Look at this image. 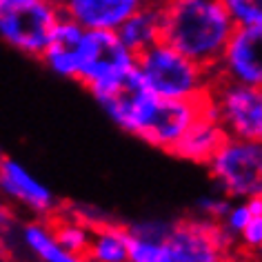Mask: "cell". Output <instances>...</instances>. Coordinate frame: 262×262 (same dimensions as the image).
I'll return each instance as SVG.
<instances>
[{"instance_id": "6da1fadb", "label": "cell", "mask_w": 262, "mask_h": 262, "mask_svg": "<svg viewBox=\"0 0 262 262\" xmlns=\"http://www.w3.org/2000/svg\"><path fill=\"white\" fill-rule=\"evenodd\" d=\"M162 42L213 69L235 25L220 0H160Z\"/></svg>"}, {"instance_id": "7a4b0ae2", "label": "cell", "mask_w": 262, "mask_h": 262, "mask_svg": "<svg viewBox=\"0 0 262 262\" xmlns=\"http://www.w3.org/2000/svg\"><path fill=\"white\" fill-rule=\"evenodd\" d=\"M136 71L147 89L165 100H205L215 78L213 69L162 40L136 56Z\"/></svg>"}, {"instance_id": "3957f363", "label": "cell", "mask_w": 262, "mask_h": 262, "mask_svg": "<svg viewBox=\"0 0 262 262\" xmlns=\"http://www.w3.org/2000/svg\"><path fill=\"white\" fill-rule=\"evenodd\" d=\"M60 18L58 0H0V38L25 56L40 58Z\"/></svg>"}, {"instance_id": "277c9868", "label": "cell", "mask_w": 262, "mask_h": 262, "mask_svg": "<svg viewBox=\"0 0 262 262\" xmlns=\"http://www.w3.org/2000/svg\"><path fill=\"white\" fill-rule=\"evenodd\" d=\"M207 102L227 138L262 142V89L213 78Z\"/></svg>"}, {"instance_id": "5b68a950", "label": "cell", "mask_w": 262, "mask_h": 262, "mask_svg": "<svg viewBox=\"0 0 262 262\" xmlns=\"http://www.w3.org/2000/svg\"><path fill=\"white\" fill-rule=\"evenodd\" d=\"M207 167L215 189L227 198L262 195V142L227 138Z\"/></svg>"}, {"instance_id": "8992f818", "label": "cell", "mask_w": 262, "mask_h": 262, "mask_svg": "<svg viewBox=\"0 0 262 262\" xmlns=\"http://www.w3.org/2000/svg\"><path fill=\"white\" fill-rule=\"evenodd\" d=\"M167 247L173 262H231L235 242L222 231L215 220L189 215L171 220Z\"/></svg>"}, {"instance_id": "52a82bcc", "label": "cell", "mask_w": 262, "mask_h": 262, "mask_svg": "<svg viewBox=\"0 0 262 262\" xmlns=\"http://www.w3.org/2000/svg\"><path fill=\"white\" fill-rule=\"evenodd\" d=\"M136 69V54L124 47L116 31L87 29L82 45V67L78 82L89 94L107 87L109 82L122 78Z\"/></svg>"}, {"instance_id": "ba28073f", "label": "cell", "mask_w": 262, "mask_h": 262, "mask_svg": "<svg viewBox=\"0 0 262 262\" xmlns=\"http://www.w3.org/2000/svg\"><path fill=\"white\" fill-rule=\"evenodd\" d=\"M91 96L96 98L100 109L109 116V120L131 136L138 134V129L142 127L147 114L151 111L156 102V96L147 89V84L142 82V78L136 69H131L122 78L109 82L107 87L94 91Z\"/></svg>"}, {"instance_id": "9c48e42d", "label": "cell", "mask_w": 262, "mask_h": 262, "mask_svg": "<svg viewBox=\"0 0 262 262\" xmlns=\"http://www.w3.org/2000/svg\"><path fill=\"white\" fill-rule=\"evenodd\" d=\"M205 107L207 98L205 100H165V98H156L154 107L147 114L136 138L147 142L149 147L171 154L173 147L185 136V131L205 111Z\"/></svg>"}, {"instance_id": "30bf717a", "label": "cell", "mask_w": 262, "mask_h": 262, "mask_svg": "<svg viewBox=\"0 0 262 262\" xmlns=\"http://www.w3.org/2000/svg\"><path fill=\"white\" fill-rule=\"evenodd\" d=\"M213 76L262 89V23L233 29L213 67Z\"/></svg>"}, {"instance_id": "8fae6325", "label": "cell", "mask_w": 262, "mask_h": 262, "mask_svg": "<svg viewBox=\"0 0 262 262\" xmlns=\"http://www.w3.org/2000/svg\"><path fill=\"white\" fill-rule=\"evenodd\" d=\"M0 195L14 205L27 209L40 220L54 218L58 211V198L34 171L20 160L5 156L0 158Z\"/></svg>"}, {"instance_id": "7c38bea8", "label": "cell", "mask_w": 262, "mask_h": 262, "mask_svg": "<svg viewBox=\"0 0 262 262\" xmlns=\"http://www.w3.org/2000/svg\"><path fill=\"white\" fill-rule=\"evenodd\" d=\"M160 0H58L64 18L84 29L116 31L131 14Z\"/></svg>"}, {"instance_id": "4fadbf2b", "label": "cell", "mask_w": 262, "mask_h": 262, "mask_svg": "<svg viewBox=\"0 0 262 262\" xmlns=\"http://www.w3.org/2000/svg\"><path fill=\"white\" fill-rule=\"evenodd\" d=\"M84 31L87 29L64 16L58 20L54 31H51L47 47L40 54V60L51 74L67 78V80H78L82 67Z\"/></svg>"}, {"instance_id": "5bb4252c", "label": "cell", "mask_w": 262, "mask_h": 262, "mask_svg": "<svg viewBox=\"0 0 262 262\" xmlns=\"http://www.w3.org/2000/svg\"><path fill=\"white\" fill-rule=\"evenodd\" d=\"M227 140V134L222 131L218 120L213 118L209 102L205 111L195 118L193 124L185 131V136L180 142L173 147V156L187 162H195V165H207L209 160L215 156V151L222 147V142Z\"/></svg>"}, {"instance_id": "9a60e30c", "label": "cell", "mask_w": 262, "mask_h": 262, "mask_svg": "<svg viewBox=\"0 0 262 262\" xmlns=\"http://www.w3.org/2000/svg\"><path fill=\"white\" fill-rule=\"evenodd\" d=\"M171 220L149 218L127 227L129 262H173L167 247V233Z\"/></svg>"}, {"instance_id": "2e32d148", "label": "cell", "mask_w": 262, "mask_h": 262, "mask_svg": "<svg viewBox=\"0 0 262 262\" xmlns=\"http://www.w3.org/2000/svg\"><path fill=\"white\" fill-rule=\"evenodd\" d=\"M118 38L131 54H142L145 49L154 47L162 40V27H160V3H151L147 7L131 14L120 27L116 29Z\"/></svg>"}, {"instance_id": "e0dca14e", "label": "cell", "mask_w": 262, "mask_h": 262, "mask_svg": "<svg viewBox=\"0 0 262 262\" xmlns=\"http://www.w3.org/2000/svg\"><path fill=\"white\" fill-rule=\"evenodd\" d=\"M20 242L38 262H87L84 255L67 251L56 240L49 220H29L20 227Z\"/></svg>"}, {"instance_id": "ac0fdd59", "label": "cell", "mask_w": 262, "mask_h": 262, "mask_svg": "<svg viewBox=\"0 0 262 262\" xmlns=\"http://www.w3.org/2000/svg\"><path fill=\"white\" fill-rule=\"evenodd\" d=\"M84 260L87 262H129L127 227H120L111 220L94 227Z\"/></svg>"}, {"instance_id": "d6986e66", "label": "cell", "mask_w": 262, "mask_h": 262, "mask_svg": "<svg viewBox=\"0 0 262 262\" xmlns=\"http://www.w3.org/2000/svg\"><path fill=\"white\" fill-rule=\"evenodd\" d=\"M49 225H51V231H54L56 240L67 251L78 253V255L87 253L91 231H94L87 222L76 218L74 213H62V215H56V218H49Z\"/></svg>"}, {"instance_id": "ffe728a7", "label": "cell", "mask_w": 262, "mask_h": 262, "mask_svg": "<svg viewBox=\"0 0 262 262\" xmlns=\"http://www.w3.org/2000/svg\"><path fill=\"white\" fill-rule=\"evenodd\" d=\"M251 205V220L247 222V227L242 229V233L238 235L235 245L245 251H253V253H262V195L255 198H247Z\"/></svg>"}, {"instance_id": "44dd1931", "label": "cell", "mask_w": 262, "mask_h": 262, "mask_svg": "<svg viewBox=\"0 0 262 262\" xmlns=\"http://www.w3.org/2000/svg\"><path fill=\"white\" fill-rule=\"evenodd\" d=\"M251 205H249L247 198H238V200H231V205H229V209L225 211V215L218 220L220 229L225 231L229 238H231L233 242L238 240V235L242 233V229L247 227V222L251 220ZM238 247V245H235Z\"/></svg>"}, {"instance_id": "7402d4cb", "label": "cell", "mask_w": 262, "mask_h": 262, "mask_svg": "<svg viewBox=\"0 0 262 262\" xmlns=\"http://www.w3.org/2000/svg\"><path fill=\"white\" fill-rule=\"evenodd\" d=\"M235 27L262 23V0H220Z\"/></svg>"}, {"instance_id": "603a6c76", "label": "cell", "mask_w": 262, "mask_h": 262, "mask_svg": "<svg viewBox=\"0 0 262 262\" xmlns=\"http://www.w3.org/2000/svg\"><path fill=\"white\" fill-rule=\"evenodd\" d=\"M231 205V198H227V195H222L220 191L218 193H211V195H202V198L195 200V209L193 213L195 215H202V218H209V220H215L218 222L225 211Z\"/></svg>"}, {"instance_id": "cb8c5ba5", "label": "cell", "mask_w": 262, "mask_h": 262, "mask_svg": "<svg viewBox=\"0 0 262 262\" xmlns=\"http://www.w3.org/2000/svg\"><path fill=\"white\" fill-rule=\"evenodd\" d=\"M3 231H5V225H0V235H3Z\"/></svg>"}, {"instance_id": "d4e9b609", "label": "cell", "mask_w": 262, "mask_h": 262, "mask_svg": "<svg viewBox=\"0 0 262 262\" xmlns=\"http://www.w3.org/2000/svg\"><path fill=\"white\" fill-rule=\"evenodd\" d=\"M0 262H3V258H0Z\"/></svg>"}]
</instances>
